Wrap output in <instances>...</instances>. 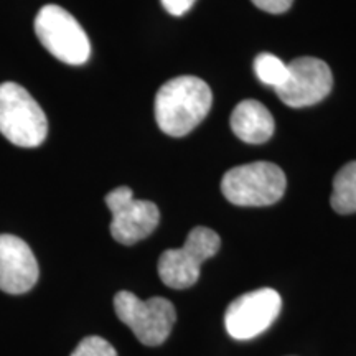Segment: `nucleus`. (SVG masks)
Masks as SVG:
<instances>
[{"label": "nucleus", "instance_id": "1", "mask_svg": "<svg viewBox=\"0 0 356 356\" xmlns=\"http://www.w3.org/2000/svg\"><path fill=\"white\" fill-rule=\"evenodd\" d=\"M211 89L202 78L178 76L167 81L155 96V119L170 137L190 134L210 113Z\"/></svg>", "mask_w": 356, "mask_h": 356}, {"label": "nucleus", "instance_id": "2", "mask_svg": "<svg viewBox=\"0 0 356 356\" xmlns=\"http://www.w3.org/2000/svg\"><path fill=\"white\" fill-rule=\"evenodd\" d=\"M0 134L13 145L38 147L48 134V121L32 95L17 83L0 84Z\"/></svg>", "mask_w": 356, "mask_h": 356}, {"label": "nucleus", "instance_id": "3", "mask_svg": "<svg viewBox=\"0 0 356 356\" xmlns=\"http://www.w3.org/2000/svg\"><path fill=\"white\" fill-rule=\"evenodd\" d=\"M287 180L282 168L270 162H254L231 168L221 180V191L238 207H269L284 197Z\"/></svg>", "mask_w": 356, "mask_h": 356}, {"label": "nucleus", "instance_id": "4", "mask_svg": "<svg viewBox=\"0 0 356 356\" xmlns=\"http://www.w3.org/2000/svg\"><path fill=\"white\" fill-rule=\"evenodd\" d=\"M35 33L53 56L66 65H83L91 55V43L83 26L60 6H44L35 19Z\"/></svg>", "mask_w": 356, "mask_h": 356}, {"label": "nucleus", "instance_id": "5", "mask_svg": "<svg viewBox=\"0 0 356 356\" xmlns=\"http://www.w3.org/2000/svg\"><path fill=\"white\" fill-rule=\"evenodd\" d=\"M114 309L119 320L147 346L162 345L177 322L175 307L163 297L140 300L136 293L121 291L114 297Z\"/></svg>", "mask_w": 356, "mask_h": 356}, {"label": "nucleus", "instance_id": "6", "mask_svg": "<svg viewBox=\"0 0 356 356\" xmlns=\"http://www.w3.org/2000/svg\"><path fill=\"white\" fill-rule=\"evenodd\" d=\"M221 239L218 233L197 226L190 231L185 244L178 249H167L159 259V275L172 289H188L200 279V269L207 259L220 251Z\"/></svg>", "mask_w": 356, "mask_h": 356}, {"label": "nucleus", "instance_id": "7", "mask_svg": "<svg viewBox=\"0 0 356 356\" xmlns=\"http://www.w3.org/2000/svg\"><path fill=\"white\" fill-rule=\"evenodd\" d=\"M106 204L113 213L111 234L124 246H132L149 238L159 226L160 211L157 204L134 198L129 186H119L109 191Z\"/></svg>", "mask_w": 356, "mask_h": 356}, {"label": "nucleus", "instance_id": "8", "mask_svg": "<svg viewBox=\"0 0 356 356\" xmlns=\"http://www.w3.org/2000/svg\"><path fill=\"white\" fill-rule=\"evenodd\" d=\"M282 309V299L274 289H257L231 302L225 325L234 340H251L273 325Z\"/></svg>", "mask_w": 356, "mask_h": 356}, {"label": "nucleus", "instance_id": "9", "mask_svg": "<svg viewBox=\"0 0 356 356\" xmlns=\"http://www.w3.org/2000/svg\"><path fill=\"white\" fill-rule=\"evenodd\" d=\"M287 79L275 89L284 104L291 108H307L323 101L333 88L330 66L323 60L302 56L287 65Z\"/></svg>", "mask_w": 356, "mask_h": 356}, {"label": "nucleus", "instance_id": "10", "mask_svg": "<svg viewBox=\"0 0 356 356\" xmlns=\"http://www.w3.org/2000/svg\"><path fill=\"white\" fill-rule=\"evenodd\" d=\"M40 275L33 251L24 239L0 234V291L20 296L32 291Z\"/></svg>", "mask_w": 356, "mask_h": 356}, {"label": "nucleus", "instance_id": "11", "mask_svg": "<svg viewBox=\"0 0 356 356\" xmlns=\"http://www.w3.org/2000/svg\"><path fill=\"white\" fill-rule=\"evenodd\" d=\"M234 136L246 144H264L273 137L275 122L273 114L256 99L241 101L231 114Z\"/></svg>", "mask_w": 356, "mask_h": 356}, {"label": "nucleus", "instance_id": "12", "mask_svg": "<svg viewBox=\"0 0 356 356\" xmlns=\"http://www.w3.org/2000/svg\"><path fill=\"white\" fill-rule=\"evenodd\" d=\"M330 203L338 215L356 213V162L346 163L333 178Z\"/></svg>", "mask_w": 356, "mask_h": 356}, {"label": "nucleus", "instance_id": "13", "mask_svg": "<svg viewBox=\"0 0 356 356\" xmlns=\"http://www.w3.org/2000/svg\"><path fill=\"white\" fill-rule=\"evenodd\" d=\"M256 76L262 84L277 89L282 86L287 79V63H284L280 58L273 53H261L254 60Z\"/></svg>", "mask_w": 356, "mask_h": 356}, {"label": "nucleus", "instance_id": "14", "mask_svg": "<svg viewBox=\"0 0 356 356\" xmlns=\"http://www.w3.org/2000/svg\"><path fill=\"white\" fill-rule=\"evenodd\" d=\"M71 356H118V351L104 338L86 337L79 341Z\"/></svg>", "mask_w": 356, "mask_h": 356}, {"label": "nucleus", "instance_id": "15", "mask_svg": "<svg viewBox=\"0 0 356 356\" xmlns=\"http://www.w3.org/2000/svg\"><path fill=\"white\" fill-rule=\"evenodd\" d=\"M251 2L267 13H284L292 7L293 0H251Z\"/></svg>", "mask_w": 356, "mask_h": 356}, {"label": "nucleus", "instance_id": "16", "mask_svg": "<svg viewBox=\"0 0 356 356\" xmlns=\"http://www.w3.org/2000/svg\"><path fill=\"white\" fill-rule=\"evenodd\" d=\"M160 2H162L163 8H165L170 15L181 17L193 7V3L197 2V0H160Z\"/></svg>", "mask_w": 356, "mask_h": 356}]
</instances>
